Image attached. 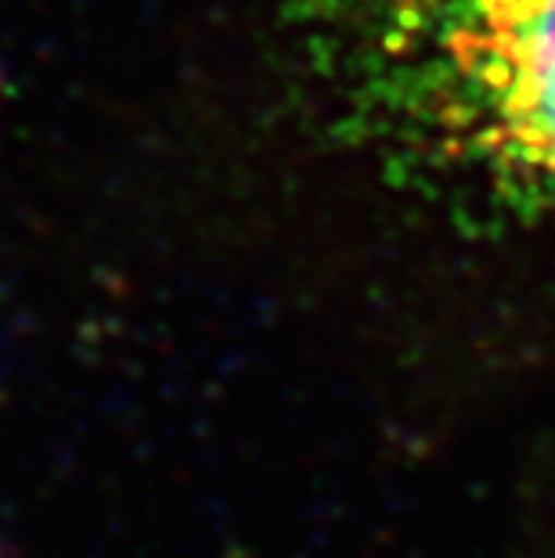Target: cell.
<instances>
[{"mask_svg": "<svg viewBox=\"0 0 555 558\" xmlns=\"http://www.w3.org/2000/svg\"><path fill=\"white\" fill-rule=\"evenodd\" d=\"M336 134L397 187L555 245V0H278Z\"/></svg>", "mask_w": 555, "mask_h": 558, "instance_id": "6da1fadb", "label": "cell"}]
</instances>
